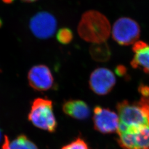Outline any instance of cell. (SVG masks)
<instances>
[{
    "label": "cell",
    "instance_id": "6da1fadb",
    "mask_svg": "<svg viewBox=\"0 0 149 149\" xmlns=\"http://www.w3.org/2000/svg\"><path fill=\"white\" fill-rule=\"evenodd\" d=\"M108 19L97 11L86 12L78 26V33L84 40L93 44L106 42L111 33Z\"/></svg>",
    "mask_w": 149,
    "mask_h": 149
},
{
    "label": "cell",
    "instance_id": "7a4b0ae2",
    "mask_svg": "<svg viewBox=\"0 0 149 149\" xmlns=\"http://www.w3.org/2000/svg\"><path fill=\"white\" fill-rule=\"evenodd\" d=\"M28 119L34 127L49 133L55 132L58 127L53 102L47 98L38 97L32 101Z\"/></svg>",
    "mask_w": 149,
    "mask_h": 149
},
{
    "label": "cell",
    "instance_id": "3957f363",
    "mask_svg": "<svg viewBox=\"0 0 149 149\" xmlns=\"http://www.w3.org/2000/svg\"><path fill=\"white\" fill-rule=\"evenodd\" d=\"M117 110L119 120L118 130L149 125V114L140 103L132 104L124 101L118 104Z\"/></svg>",
    "mask_w": 149,
    "mask_h": 149
},
{
    "label": "cell",
    "instance_id": "277c9868",
    "mask_svg": "<svg viewBox=\"0 0 149 149\" xmlns=\"http://www.w3.org/2000/svg\"><path fill=\"white\" fill-rule=\"evenodd\" d=\"M119 143L125 149H149V125L118 130Z\"/></svg>",
    "mask_w": 149,
    "mask_h": 149
},
{
    "label": "cell",
    "instance_id": "5b68a950",
    "mask_svg": "<svg viewBox=\"0 0 149 149\" xmlns=\"http://www.w3.org/2000/svg\"><path fill=\"white\" fill-rule=\"evenodd\" d=\"M112 37L116 42L122 45L135 44L140 37V28L138 23L128 17H122L113 26Z\"/></svg>",
    "mask_w": 149,
    "mask_h": 149
},
{
    "label": "cell",
    "instance_id": "8992f818",
    "mask_svg": "<svg viewBox=\"0 0 149 149\" xmlns=\"http://www.w3.org/2000/svg\"><path fill=\"white\" fill-rule=\"evenodd\" d=\"M29 28L34 37L39 39H47L53 36L56 32L57 21L48 12H39L31 19Z\"/></svg>",
    "mask_w": 149,
    "mask_h": 149
},
{
    "label": "cell",
    "instance_id": "52a82bcc",
    "mask_svg": "<svg viewBox=\"0 0 149 149\" xmlns=\"http://www.w3.org/2000/svg\"><path fill=\"white\" fill-rule=\"evenodd\" d=\"M27 80L30 87L38 92L50 90L55 86L51 70L44 64L33 66L28 72Z\"/></svg>",
    "mask_w": 149,
    "mask_h": 149
},
{
    "label": "cell",
    "instance_id": "ba28073f",
    "mask_svg": "<svg viewBox=\"0 0 149 149\" xmlns=\"http://www.w3.org/2000/svg\"><path fill=\"white\" fill-rule=\"evenodd\" d=\"M116 79L110 70L100 68L95 70L90 74L89 86L91 90L97 95L103 96L112 90Z\"/></svg>",
    "mask_w": 149,
    "mask_h": 149
},
{
    "label": "cell",
    "instance_id": "9c48e42d",
    "mask_svg": "<svg viewBox=\"0 0 149 149\" xmlns=\"http://www.w3.org/2000/svg\"><path fill=\"white\" fill-rule=\"evenodd\" d=\"M93 121L96 130L102 133H112L117 132L119 127V117L111 110L96 106L93 110Z\"/></svg>",
    "mask_w": 149,
    "mask_h": 149
},
{
    "label": "cell",
    "instance_id": "30bf717a",
    "mask_svg": "<svg viewBox=\"0 0 149 149\" xmlns=\"http://www.w3.org/2000/svg\"><path fill=\"white\" fill-rule=\"evenodd\" d=\"M62 110L66 116L78 120H85L90 116V107L85 102L78 99L65 101Z\"/></svg>",
    "mask_w": 149,
    "mask_h": 149
},
{
    "label": "cell",
    "instance_id": "8fae6325",
    "mask_svg": "<svg viewBox=\"0 0 149 149\" xmlns=\"http://www.w3.org/2000/svg\"><path fill=\"white\" fill-rule=\"evenodd\" d=\"M135 55L132 61L134 68H140L149 74V45L143 42H137L133 47Z\"/></svg>",
    "mask_w": 149,
    "mask_h": 149
},
{
    "label": "cell",
    "instance_id": "7c38bea8",
    "mask_svg": "<svg viewBox=\"0 0 149 149\" xmlns=\"http://www.w3.org/2000/svg\"><path fill=\"white\" fill-rule=\"evenodd\" d=\"M2 149H38L37 145L26 135L21 134L13 139L5 136Z\"/></svg>",
    "mask_w": 149,
    "mask_h": 149
},
{
    "label": "cell",
    "instance_id": "4fadbf2b",
    "mask_svg": "<svg viewBox=\"0 0 149 149\" xmlns=\"http://www.w3.org/2000/svg\"><path fill=\"white\" fill-rule=\"evenodd\" d=\"M92 58L97 61H106L111 55L110 50L106 43L93 44L90 48Z\"/></svg>",
    "mask_w": 149,
    "mask_h": 149
},
{
    "label": "cell",
    "instance_id": "5bb4252c",
    "mask_svg": "<svg viewBox=\"0 0 149 149\" xmlns=\"http://www.w3.org/2000/svg\"><path fill=\"white\" fill-rule=\"evenodd\" d=\"M73 38V33L70 29L68 28H63L60 29L56 34L57 40L63 45L70 44L72 42Z\"/></svg>",
    "mask_w": 149,
    "mask_h": 149
},
{
    "label": "cell",
    "instance_id": "9a60e30c",
    "mask_svg": "<svg viewBox=\"0 0 149 149\" xmlns=\"http://www.w3.org/2000/svg\"><path fill=\"white\" fill-rule=\"evenodd\" d=\"M61 149H88L85 141L80 138H78L73 141L66 145H65Z\"/></svg>",
    "mask_w": 149,
    "mask_h": 149
},
{
    "label": "cell",
    "instance_id": "2e32d148",
    "mask_svg": "<svg viewBox=\"0 0 149 149\" xmlns=\"http://www.w3.org/2000/svg\"><path fill=\"white\" fill-rule=\"evenodd\" d=\"M2 1H3V2L7 3H10L13 1V0H2Z\"/></svg>",
    "mask_w": 149,
    "mask_h": 149
},
{
    "label": "cell",
    "instance_id": "e0dca14e",
    "mask_svg": "<svg viewBox=\"0 0 149 149\" xmlns=\"http://www.w3.org/2000/svg\"><path fill=\"white\" fill-rule=\"evenodd\" d=\"M24 2H35L37 0H22Z\"/></svg>",
    "mask_w": 149,
    "mask_h": 149
},
{
    "label": "cell",
    "instance_id": "ac0fdd59",
    "mask_svg": "<svg viewBox=\"0 0 149 149\" xmlns=\"http://www.w3.org/2000/svg\"><path fill=\"white\" fill-rule=\"evenodd\" d=\"M1 138H2V132H1V130L0 129V141L1 140Z\"/></svg>",
    "mask_w": 149,
    "mask_h": 149
},
{
    "label": "cell",
    "instance_id": "d6986e66",
    "mask_svg": "<svg viewBox=\"0 0 149 149\" xmlns=\"http://www.w3.org/2000/svg\"><path fill=\"white\" fill-rule=\"evenodd\" d=\"M1 26H2V21H1V20L0 19V27H1Z\"/></svg>",
    "mask_w": 149,
    "mask_h": 149
}]
</instances>
